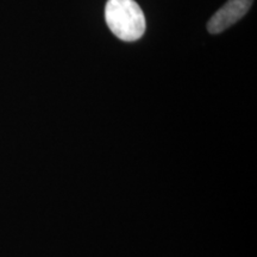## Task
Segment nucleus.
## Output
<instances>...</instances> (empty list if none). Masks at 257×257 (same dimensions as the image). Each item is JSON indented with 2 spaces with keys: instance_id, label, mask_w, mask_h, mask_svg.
Segmentation results:
<instances>
[{
  "instance_id": "f03ea898",
  "label": "nucleus",
  "mask_w": 257,
  "mask_h": 257,
  "mask_svg": "<svg viewBox=\"0 0 257 257\" xmlns=\"http://www.w3.org/2000/svg\"><path fill=\"white\" fill-rule=\"evenodd\" d=\"M253 0H229L223 8L212 16L207 23V30L211 34H220L231 25L239 21L249 11Z\"/></svg>"
},
{
  "instance_id": "f257e3e1",
  "label": "nucleus",
  "mask_w": 257,
  "mask_h": 257,
  "mask_svg": "<svg viewBox=\"0 0 257 257\" xmlns=\"http://www.w3.org/2000/svg\"><path fill=\"white\" fill-rule=\"evenodd\" d=\"M105 19L110 30L119 40H140L146 31V17L135 0H108Z\"/></svg>"
}]
</instances>
